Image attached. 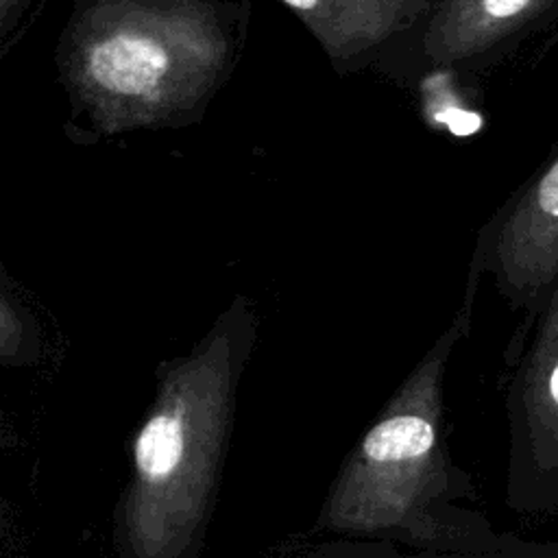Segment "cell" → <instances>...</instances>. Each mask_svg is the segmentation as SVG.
<instances>
[{
	"mask_svg": "<svg viewBox=\"0 0 558 558\" xmlns=\"http://www.w3.org/2000/svg\"><path fill=\"white\" fill-rule=\"evenodd\" d=\"M482 277L473 253L449 325L344 456L316 514V534L460 551L493 549L510 538L512 532H497L484 512L460 506L475 501L477 488L453 462L445 425L447 366L471 333Z\"/></svg>",
	"mask_w": 558,
	"mask_h": 558,
	"instance_id": "6da1fadb",
	"label": "cell"
},
{
	"mask_svg": "<svg viewBox=\"0 0 558 558\" xmlns=\"http://www.w3.org/2000/svg\"><path fill=\"white\" fill-rule=\"evenodd\" d=\"M259 327L255 301L235 294L187 353L159 364L113 510L118 558H201Z\"/></svg>",
	"mask_w": 558,
	"mask_h": 558,
	"instance_id": "7a4b0ae2",
	"label": "cell"
},
{
	"mask_svg": "<svg viewBox=\"0 0 558 558\" xmlns=\"http://www.w3.org/2000/svg\"><path fill=\"white\" fill-rule=\"evenodd\" d=\"M225 59V33L201 2L109 0L83 28L72 72L100 124L124 129L198 102Z\"/></svg>",
	"mask_w": 558,
	"mask_h": 558,
	"instance_id": "3957f363",
	"label": "cell"
},
{
	"mask_svg": "<svg viewBox=\"0 0 558 558\" xmlns=\"http://www.w3.org/2000/svg\"><path fill=\"white\" fill-rule=\"evenodd\" d=\"M506 506L558 514V283L512 353H504Z\"/></svg>",
	"mask_w": 558,
	"mask_h": 558,
	"instance_id": "277c9868",
	"label": "cell"
},
{
	"mask_svg": "<svg viewBox=\"0 0 558 558\" xmlns=\"http://www.w3.org/2000/svg\"><path fill=\"white\" fill-rule=\"evenodd\" d=\"M473 253L506 305L523 312L512 353L558 283V153L480 229Z\"/></svg>",
	"mask_w": 558,
	"mask_h": 558,
	"instance_id": "5b68a950",
	"label": "cell"
},
{
	"mask_svg": "<svg viewBox=\"0 0 558 558\" xmlns=\"http://www.w3.org/2000/svg\"><path fill=\"white\" fill-rule=\"evenodd\" d=\"M554 0H440L423 20V57L432 65L477 68L508 50Z\"/></svg>",
	"mask_w": 558,
	"mask_h": 558,
	"instance_id": "8992f818",
	"label": "cell"
},
{
	"mask_svg": "<svg viewBox=\"0 0 558 558\" xmlns=\"http://www.w3.org/2000/svg\"><path fill=\"white\" fill-rule=\"evenodd\" d=\"M318 39L323 50L344 68L368 59L392 37L421 24L432 0H281Z\"/></svg>",
	"mask_w": 558,
	"mask_h": 558,
	"instance_id": "52a82bcc",
	"label": "cell"
},
{
	"mask_svg": "<svg viewBox=\"0 0 558 558\" xmlns=\"http://www.w3.org/2000/svg\"><path fill=\"white\" fill-rule=\"evenodd\" d=\"M286 558H558V541H527L519 534L493 549H423L388 538L331 536L294 547Z\"/></svg>",
	"mask_w": 558,
	"mask_h": 558,
	"instance_id": "ba28073f",
	"label": "cell"
},
{
	"mask_svg": "<svg viewBox=\"0 0 558 558\" xmlns=\"http://www.w3.org/2000/svg\"><path fill=\"white\" fill-rule=\"evenodd\" d=\"M44 355L41 318L0 264V368H33Z\"/></svg>",
	"mask_w": 558,
	"mask_h": 558,
	"instance_id": "9c48e42d",
	"label": "cell"
},
{
	"mask_svg": "<svg viewBox=\"0 0 558 558\" xmlns=\"http://www.w3.org/2000/svg\"><path fill=\"white\" fill-rule=\"evenodd\" d=\"M17 445V436L7 423V418L0 414V453L13 449ZM11 534H13V521H11V510L4 497L0 495V558H4V549L11 545Z\"/></svg>",
	"mask_w": 558,
	"mask_h": 558,
	"instance_id": "30bf717a",
	"label": "cell"
},
{
	"mask_svg": "<svg viewBox=\"0 0 558 558\" xmlns=\"http://www.w3.org/2000/svg\"><path fill=\"white\" fill-rule=\"evenodd\" d=\"M22 0H0V26L17 11Z\"/></svg>",
	"mask_w": 558,
	"mask_h": 558,
	"instance_id": "8fae6325",
	"label": "cell"
}]
</instances>
